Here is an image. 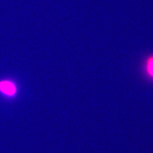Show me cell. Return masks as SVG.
<instances>
[{"mask_svg":"<svg viewBox=\"0 0 153 153\" xmlns=\"http://www.w3.org/2000/svg\"><path fill=\"white\" fill-rule=\"evenodd\" d=\"M0 90L7 95H13L16 93V89L11 82L4 81L0 83Z\"/></svg>","mask_w":153,"mask_h":153,"instance_id":"1","label":"cell"},{"mask_svg":"<svg viewBox=\"0 0 153 153\" xmlns=\"http://www.w3.org/2000/svg\"><path fill=\"white\" fill-rule=\"evenodd\" d=\"M145 72L148 77L153 79V56L148 59L145 64Z\"/></svg>","mask_w":153,"mask_h":153,"instance_id":"2","label":"cell"}]
</instances>
